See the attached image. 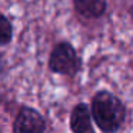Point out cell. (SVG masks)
<instances>
[{
  "label": "cell",
  "mask_w": 133,
  "mask_h": 133,
  "mask_svg": "<svg viewBox=\"0 0 133 133\" xmlns=\"http://www.w3.org/2000/svg\"><path fill=\"white\" fill-rule=\"evenodd\" d=\"M91 115L102 133H116L126 119V108L115 94L98 91L91 101Z\"/></svg>",
  "instance_id": "obj_1"
},
{
  "label": "cell",
  "mask_w": 133,
  "mask_h": 133,
  "mask_svg": "<svg viewBox=\"0 0 133 133\" xmlns=\"http://www.w3.org/2000/svg\"><path fill=\"white\" fill-rule=\"evenodd\" d=\"M82 61L77 50L68 41H59L52 47L48 58L50 71L64 77H75L81 71Z\"/></svg>",
  "instance_id": "obj_2"
},
{
  "label": "cell",
  "mask_w": 133,
  "mask_h": 133,
  "mask_svg": "<svg viewBox=\"0 0 133 133\" xmlns=\"http://www.w3.org/2000/svg\"><path fill=\"white\" fill-rule=\"evenodd\" d=\"M47 123L37 109L23 106L13 122V133H45Z\"/></svg>",
  "instance_id": "obj_3"
},
{
  "label": "cell",
  "mask_w": 133,
  "mask_h": 133,
  "mask_svg": "<svg viewBox=\"0 0 133 133\" xmlns=\"http://www.w3.org/2000/svg\"><path fill=\"white\" fill-rule=\"evenodd\" d=\"M69 129L72 133H94L92 115L87 103L79 102L72 108L69 115Z\"/></svg>",
  "instance_id": "obj_4"
},
{
  "label": "cell",
  "mask_w": 133,
  "mask_h": 133,
  "mask_svg": "<svg viewBox=\"0 0 133 133\" xmlns=\"http://www.w3.org/2000/svg\"><path fill=\"white\" fill-rule=\"evenodd\" d=\"M106 0H74V9L77 14L87 20L101 18L106 11Z\"/></svg>",
  "instance_id": "obj_5"
},
{
  "label": "cell",
  "mask_w": 133,
  "mask_h": 133,
  "mask_svg": "<svg viewBox=\"0 0 133 133\" xmlns=\"http://www.w3.org/2000/svg\"><path fill=\"white\" fill-rule=\"evenodd\" d=\"M13 41V24L3 13H0V45H7Z\"/></svg>",
  "instance_id": "obj_6"
},
{
  "label": "cell",
  "mask_w": 133,
  "mask_h": 133,
  "mask_svg": "<svg viewBox=\"0 0 133 133\" xmlns=\"http://www.w3.org/2000/svg\"><path fill=\"white\" fill-rule=\"evenodd\" d=\"M129 13H130V16H132V17H133V6H132V7H130V10H129Z\"/></svg>",
  "instance_id": "obj_7"
},
{
  "label": "cell",
  "mask_w": 133,
  "mask_h": 133,
  "mask_svg": "<svg viewBox=\"0 0 133 133\" xmlns=\"http://www.w3.org/2000/svg\"><path fill=\"white\" fill-rule=\"evenodd\" d=\"M0 65H2V54H0Z\"/></svg>",
  "instance_id": "obj_8"
}]
</instances>
